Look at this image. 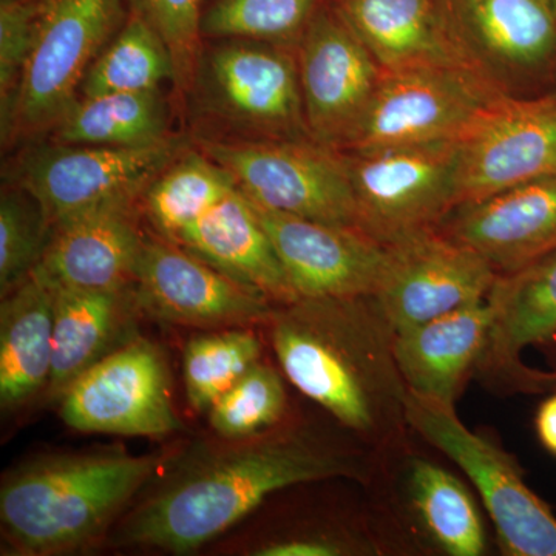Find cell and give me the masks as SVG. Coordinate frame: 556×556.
Returning <instances> with one entry per match:
<instances>
[{
    "label": "cell",
    "instance_id": "obj_1",
    "mask_svg": "<svg viewBox=\"0 0 556 556\" xmlns=\"http://www.w3.org/2000/svg\"><path fill=\"white\" fill-rule=\"evenodd\" d=\"M201 450L124 519L119 543L172 554L193 552L288 486L367 477L353 452L306 431L274 428Z\"/></svg>",
    "mask_w": 556,
    "mask_h": 556
},
{
    "label": "cell",
    "instance_id": "obj_2",
    "mask_svg": "<svg viewBox=\"0 0 556 556\" xmlns=\"http://www.w3.org/2000/svg\"><path fill=\"white\" fill-rule=\"evenodd\" d=\"M266 325L283 375L343 427L378 445L408 427L396 332L378 300L298 299Z\"/></svg>",
    "mask_w": 556,
    "mask_h": 556
},
{
    "label": "cell",
    "instance_id": "obj_3",
    "mask_svg": "<svg viewBox=\"0 0 556 556\" xmlns=\"http://www.w3.org/2000/svg\"><path fill=\"white\" fill-rule=\"evenodd\" d=\"M179 450H123L36 457L0 486L3 540L16 555L70 554L93 546Z\"/></svg>",
    "mask_w": 556,
    "mask_h": 556
},
{
    "label": "cell",
    "instance_id": "obj_4",
    "mask_svg": "<svg viewBox=\"0 0 556 556\" xmlns=\"http://www.w3.org/2000/svg\"><path fill=\"white\" fill-rule=\"evenodd\" d=\"M291 47L249 39H208L189 94L207 134L197 139H311L298 56Z\"/></svg>",
    "mask_w": 556,
    "mask_h": 556
},
{
    "label": "cell",
    "instance_id": "obj_5",
    "mask_svg": "<svg viewBox=\"0 0 556 556\" xmlns=\"http://www.w3.org/2000/svg\"><path fill=\"white\" fill-rule=\"evenodd\" d=\"M124 22L123 0H39L30 56L2 124L3 141L49 135Z\"/></svg>",
    "mask_w": 556,
    "mask_h": 556
},
{
    "label": "cell",
    "instance_id": "obj_6",
    "mask_svg": "<svg viewBox=\"0 0 556 556\" xmlns=\"http://www.w3.org/2000/svg\"><path fill=\"white\" fill-rule=\"evenodd\" d=\"M405 417L409 428L444 453L477 486L504 554L556 556V515L527 485L514 455L466 427L455 405L408 391Z\"/></svg>",
    "mask_w": 556,
    "mask_h": 556
},
{
    "label": "cell",
    "instance_id": "obj_7",
    "mask_svg": "<svg viewBox=\"0 0 556 556\" xmlns=\"http://www.w3.org/2000/svg\"><path fill=\"white\" fill-rule=\"evenodd\" d=\"M255 206L358 228L346 156L314 139H197Z\"/></svg>",
    "mask_w": 556,
    "mask_h": 556
},
{
    "label": "cell",
    "instance_id": "obj_8",
    "mask_svg": "<svg viewBox=\"0 0 556 556\" xmlns=\"http://www.w3.org/2000/svg\"><path fill=\"white\" fill-rule=\"evenodd\" d=\"M358 228L383 244L437 229L459 206L460 139L348 153Z\"/></svg>",
    "mask_w": 556,
    "mask_h": 556
},
{
    "label": "cell",
    "instance_id": "obj_9",
    "mask_svg": "<svg viewBox=\"0 0 556 556\" xmlns=\"http://www.w3.org/2000/svg\"><path fill=\"white\" fill-rule=\"evenodd\" d=\"M188 148L174 137L141 148L47 144L28 149L16 164L14 185L30 192L50 228L90 208L141 200L161 170Z\"/></svg>",
    "mask_w": 556,
    "mask_h": 556
},
{
    "label": "cell",
    "instance_id": "obj_10",
    "mask_svg": "<svg viewBox=\"0 0 556 556\" xmlns=\"http://www.w3.org/2000/svg\"><path fill=\"white\" fill-rule=\"evenodd\" d=\"M60 401L65 426L83 433L156 439L182 430L166 356L148 339H130L102 357Z\"/></svg>",
    "mask_w": 556,
    "mask_h": 556
},
{
    "label": "cell",
    "instance_id": "obj_11",
    "mask_svg": "<svg viewBox=\"0 0 556 556\" xmlns=\"http://www.w3.org/2000/svg\"><path fill=\"white\" fill-rule=\"evenodd\" d=\"M500 94L475 67L383 72L348 150L460 139Z\"/></svg>",
    "mask_w": 556,
    "mask_h": 556
},
{
    "label": "cell",
    "instance_id": "obj_12",
    "mask_svg": "<svg viewBox=\"0 0 556 556\" xmlns=\"http://www.w3.org/2000/svg\"><path fill=\"white\" fill-rule=\"evenodd\" d=\"M303 113L311 139L346 149L383 70L332 3L321 7L295 46Z\"/></svg>",
    "mask_w": 556,
    "mask_h": 556
},
{
    "label": "cell",
    "instance_id": "obj_13",
    "mask_svg": "<svg viewBox=\"0 0 556 556\" xmlns=\"http://www.w3.org/2000/svg\"><path fill=\"white\" fill-rule=\"evenodd\" d=\"M375 299L394 332L489 299L500 274L482 255L441 229L387 244Z\"/></svg>",
    "mask_w": 556,
    "mask_h": 556
},
{
    "label": "cell",
    "instance_id": "obj_14",
    "mask_svg": "<svg viewBox=\"0 0 556 556\" xmlns=\"http://www.w3.org/2000/svg\"><path fill=\"white\" fill-rule=\"evenodd\" d=\"M134 292L139 309L150 316L208 331L268 324L277 306L257 289L163 237H146Z\"/></svg>",
    "mask_w": 556,
    "mask_h": 556
},
{
    "label": "cell",
    "instance_id": "obj_15",
    "mask_svg": "<svg viewBox=\"0 0 556 556\" xmlns=\"http://www.w3.org/2000/svg\"><path fill=\"white\" fill-rule=\"evenodd\" d=\"M556 174V100L497 97L460 138L459 206Z\"/></svg>",
    "mask_w": 556,
    "mask_h": 556
},
{
    "label": "cell",
    "instance_id": "obj_16",
    "mask_svg": "<svg viewBox=\"0 0 556 556\" xmlns=\"http://www.w3.org/2000/svg\"><path fill=\"white\" fill-rule=\"evenodd\" d=\"M254 207L299 299L375 298L387 244L362 229Z\"/></svg>",
    "mask_w": 556,
    "mask_h": 556
},
{
    "label": "cell",
    "instance_id": "obj_17",
    "mask_svg": "<svg viewBox=\"0 0 556 556\" xmlns=\"http://www.w3.org/2000/svg\"><path fill=\"white\" fill-rule=\"evenodd\" d=\"M493 324L477 371L486 386L511 393L556 390L555 371L527 367L526 348L556 334V254L496 278L489 294Z\"/></svg>",
    "mask_w": 556,
    "mask_h": 556
},
{
    "label": "cell",
    "instance_id": "obj_18",
    "mask_svg": "<svg viewBox=\"0 0 556 556\" xmlns=\"http://www.w3.org/2000/svg\"><path fill=\"white\" fill-rule=\"evenodd\" d=\"M141 200L115 201L58 223L38 268L56 289L119 291L134 287L146 237Z\"/></svg>",
    "mask_w": 556,
    "mask_h": 556
},
{
    "label": "cell",
    "instance_id": "obj_19",
    "mask_svg": "<svg viewBox=\"0 0 556 556\" xmlns=\"http://www.w3.org/2000/svg\"><path fill=\"white\" fill-rule=\"evenodd\" d=\"M457 207L442 232L477 251L500 276L556 254V174Z\"/></svg>",
    "mask_w": 556,
    "mask_h": 556
},
{
    "label": "cell",
    "instance_id": "obj_20",
    "mask_svg": "<svg viewBox=\"0 0 556 556\" xmlns=\"http://www.w3.org/2000/svg\"><path fill=\"white\" fill-rule=\"evenodd\" d=\"M383 72L473 67L442 0H331Z\"/></svg>",
    "mask_w": 556,
    "mask_h": 556
},
{
    "label": "cell",
    "instance_id": "obj_21",
    "mask_svg": "<svg viewBox=\"0 0 556 556\" xmlns=\"http://www.w3.org/2000/svg\"><path fill=\"white\" fill-rule=\"evenodd\" d=\"M493 308L489 300L402 329L394 357L412 393L455 405L484 353Z\"/></svg>",
    "mask_w": 556,
    "mask_h": 556
},
{
    "label": "cell",
    "instance_id": "obj_22",
    "mask_svg": "<svg viewBox=\"0 0 556 556\" xmlns=\"http://www.w3.org/2000/svg\"><path fill=\"white\" fill-rule=\"evenodd\" d=\"M174 243L240 283L257 289L274 305L299 299L254 204L239 188L182 230Z\"/></svg>",
    "mask_w": 556,
    "mask_h": 556
},
{
    "label": "cell",
    "instance_id": "obj_23",
    "mask_svg": "<svg viewBox=\"0 0 556 556\" xmlns=\"http://www.w3.org/2000/svg\"><path fill=\"white\" fill-rule=\"evenodd\" d=\"M53 362L47 396L61 399L83 372L130 340L139 309L134 287L119 291L56 289Z\"/></svg>",
    "mask_w": 556,
    "mask_h": 556
},
{
    "label": "cell",
    "instance_id": "obj_24",
    "mask_svg": "<svg viewBox=\"0 0 556 556\" xmlns=\"http://www.w3.org/2000/svg\"><path fill=\"white\" fill-rule=\"evenodd\" d=\"M56 288L31 273L2 295L0 305V404L24 407L47 391L53 362Z\"/></svg>",
    "mask_w": 556,
    "mask_h": 556
},
{
    "label": "cell",
    "instance_id": "obj_25",
    "mask_svg": "<svg viewBox=\"0 0 556 556\" xmlns=\"http://www.w3.org/2000/svg\"><path fill=\"white\" fill-rule=\"evenodd\" d=\"M463 38L475 40L497 61L529 67L556 49V11L547 0H442Z\"/></svg>",
    "mask_w": 556,
    "mask_h": 556
},
{
    "label": "cell",
    "instance_id": "obj_26",
    "mask_svg": "<svg viewBox=\"0 0 556 556\" xmlns=\"http://www.w3.org/2000/svg\"><path fill=\"white\" fill-rule=\"evenodd\" d=\"M405 489L409 511L431 546L450 556L484 554L481 511L459 478L447 468L416 457L409 463Z\"/></svg>",
    "mask_w": 556,
    "mask_h": 556
},
{
    "label": "cell",
    "instance_id": "obj_27",
    "mask_svg": "<svg viewBox=\"0 0 556 556\" xmlns=\"http://www.w3.org/2000/svg\"><path fill=\"white\" fill-rule=\"evenodd\" d=\"M169 110L160 91L78 98L49 134L60 144L141 148L170 138Z\"/></svg>",
    "mask_w": 556,
    "mask_h": 556
},
{
    "label": "cell",
    "instance_id": "obj_28",
    "mask_svg": "<svg viewBox=\"0 0 556 556\" xmlns=\"http://www.w3.org/2000/svg\"><path fill=\"white\" fill-rule=\"evenodd\" d=\"M236 189L228 170L203 150L186 148L150 182L141 211L160 237L175 241Z\"/></svg>",
    "mask_w": 556,
    "mask_h": 556
},
{
    "label": "cell",
    "instance_id": "obj_29",
    "mask_svg": "<svg viewBox=\"0 0 556 556\" xmlns=\"http://www.w3.org/2000/svg\"><path fill=\"white\" fill-rule=\"evenodd\" d=\"M169 80L175 84L169 47L144 17L131 11L129 20L91 64L79 98L160 91Z\"/></svg>",
    "mask_w": 556,
    "mask_h": 556
},
{
    "label": "cell",
    "instance_id": "obj_30",
    "mask_svg": "<svg viewBox=\"0 0 556 556\" xmlns=\"http://www.w3.org/2000/svg\"><path fill=\"white\" fill-rule=\"evenodd\" d=\"M262 356L252 329H212L193 336L185 348V383L190 407L208 413Z\"/></svg>",
    "mask_w": 556,
    "mask_h": 556
},
{
    "label": "cell",
    "instance_id": "obj_31",
    "mask_svg": "<svg viewBox=\"0 0 556 556\" xmlns=\"http://www.w3.org/2000/svg\"><path fill=\"white\" fill-rule=\"evenodd\" d=\"M331 0H214L204 10L201 35L206 39H249L298 46L300 36Z\"/></svg>",
    "mask_w": 556,
    "mask_h": 556
},
{
    "label": "cell",
    "instance_id": "obj_32",
    "mask_svg": "<svg viewBox=\"0 0 556 556\" xmlns=\"http://www.w3.org/2000/svg\"><path fill=\"white\" fill-rule=\"evenodd\" d=\"M287 407L280 372L257 362L208 409V422L219 438H251L277 428Z\"/></svg>",
    "mask_w": 556,
    "mask_h": 556
},
{
    "label": "cell",
    "instance_id": "obj_33",
    "mask_svg": "<svg viewBox=\"0 0 556 556\" xmlns=\"http://www.w3.org/2000/svg\"><path fill=\"white\" fill-rule=\"evenodd\" d=\"M51 228L38 200L21 186L0 197V291L2 295L38 268Z\"/></svg>",
    "mask_w": 556,
    "mask_h": 556
},
{
    "label": "cell",
    "instance_id": "obj_34",
    "mask_svg": "<svg viewBox=\"0 0 556 556\" xmlns=\"http://www.w3.org/2000/svg\"><path fill=\"white\" fill-rule=\"evenodd\" d=\"M131 11L144 17L169 47L175 87L189 93L203 50V0H129Z\"/></svg>",
    "mask_w": 556,
    "mask_h": 556
},
{
    "label": "cell",
    "instance_id": "obj_35",
    "mask_svg": "<svg viewBox=\"0 0 556 556\" xmlns=\"http://www.w3.org/2000/svg\"><path fill=\"white\" fill-rule=\"evenodd\" d=\"M39 0H0V113L10 118L35 39Z\"/></svg>",
    "mask_w": 556,
    "mask_h": 556
},
{
    "label": "cell",
    "instance_id": "obj_36",
    "mask_svg": "<svg viewBox=\"0 0 556 556\" xmlns=\"http://www.w3.org/2000/svg\"><path fill=\"white\" fill-rule=\"evenodd\" d=\"M368 546L332 532H303L270 540L254 548L255 556H343L365 554Z\"/></svg>",
    "mask_w": 556,
    "mask_h": 556
},
{
    "label": "cell",
    "instance_id": "obj_37",
    "mask_svg": "<svg viewBox=\"0 0 556 556\" xmlns=\"http://www.w3.org/2000/svg\"><path fill=\"white\" fill-rule=\"evenodd\" d=\"M535 430L541 445L556 457V391L538 408Z\"/></svg>",
    "mask_w": 556,
    "mask_h": 556
},
{
    "label": "cell",
    "instance_id": "obj_38",
    "mask_svg": "<svg viewBox=\"0 0 556 556\" xmlns=\"http://www.w3.org/2000/svg\"><path fill=\"white\" fill-rule=\"evenodd\" d=\"M544 348V351L551 356L552 361H554V364L556 365V334L554 338L548 339L544 345H541Z\"/></svg>",
    "mask_w": 556,
    "mask_h": 556
},
{
    "label": "cell",
    "instance_id": "obj_39",
    "mask_svg": "<svg viewBox=\"0 0 556 556\" xmlns=\"http://www.w3.org/2000/svg\"><path fill=\"white\" fill-rule=\"evenodd\" d=\"M548 3H551L552 9L556 11V0H547Z\"/></svg>",
    "mask_w": 556,
    "mask_h": 556
}]
</instances>
